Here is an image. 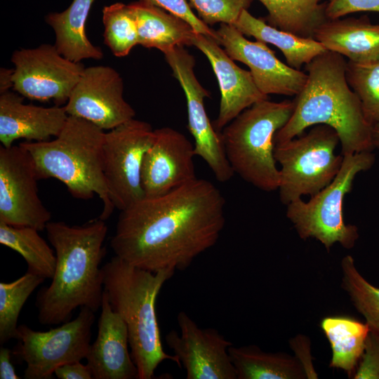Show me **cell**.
Listing matches in <instances>:
<instances>
[{
  "mask_svg": "<svg viewBox=\"0 0 379 379\" xmlns=\"http://www.w3.org/2000/svg\"><path fill=\"white\" fill-rule=\"evenodd\" d=\"M225 206L212 182L197 178L120 211L110 246L115 255L142 270H185L217 243Z\"/></svg>",
  "mask_w": 379,
  "mask_h": 379,
  "instance_id": "obj_1",
  "label": "cell"
},
{
  "mask_svg": "<svg viewBox=\"0 0 379 379\" xmlns=\"http://www.w3.org/2000/svg\"><path fill=\"white\" fill-rule=\"evenodd\" d=\"M46 231L56 265L51 283L36 295L39 321L43 325L67 322L81 307L95 312L101 307L104 291L100 265L106 253L105 220L99 218L81 226L49 222Z\"/></svg>",
  "mask_w": 379,
  "mask_h": 379,
  "instance_id": "obj_2",
  "label": "cell"
},
{
  "mask_svg": "<svg viewBox=\"0 0 379 379\" xmlns=\"http://www.w3.org/2000/svg\"><path fill=\"white\" fill-rule=\"evenodd\" d=\"M347 61L326 51L305 65L307 78L293 100L288 122L274 135V144L293 139L307 128L326 125L338 135L341 154L373 151L372 126L364 117L360 101L349 86Z\"/></svg>",
  "mask_w": 379,
  "mask_h": 379,
  "instance_id": "obj_3",
  "label": "cell"
},
{
  "mask_svg": "<svg viewBox=\"0 0 379 379\" xmlns=\"http://www.w3.org/2000/svg\"><path fill=\"white\" fill-rule=\"evenodd\" d=\"M102 271L104 291L112 309L126 325L138 379H151L165 360H171L180 367L178 357L164 350L156 312L158 295L175 272H149L131 265L117 255L102 267Z\"/></svg>",
  "mask_w": 379,
  "mask_h": 379,
  "instance_id": "obj_4",
  "label": "cell"
},
{
  "mask_svg": "<svg viewBox=\"0 0 379 379\" xmlns=\"http://www.w3.org/2000/svg\"><path fill=\"white\" fill-rule=\"evenodd\" d=\"M105 133L95 124L68 116L53 140L20 143L32 156L39 180L55 178L77 199L95 194L103 205L100 219L107 220L115 208L109 195L102 171V145Z\"/></svg>",
  "mask_w": 379,
  "mask_h": 379,
  "instance_id": "obj_5",
  "label": "cell"
},
{
  "mask_svg": "<svg viewBox=\"0 0 379 379\" xmlns=\"http://www.w3.org/2000/svg\"><path fill=\"white\" fill-rule=\"evenodd\" d=\"M293 109V100H263L244 110L220 132L234 173L261 190H278L280 173L274 155V135L288 122Z\"/></svg>",
  "mask_w": 379,
  "mask_h": 379,
  "instance_id": "obj_6",
  "label": "cell"
},
{
  "mask_svg": "<svg viewBox=\"0 0 379 379\" xmlns=\"http://www.w3.org/2000/svg\"><path fill=\"white\" fill-rule=\"evenodd\" d=\"M375 161L372 151L344 155L338 173L326 187L308 201L299 199L286 205V217L302 239L314 238L328 252L335 243L347 249L354 246L358 227L344 220V199L352 191L356 175L369 170Z\"/></svg>",
  "mask_w": 379,
  "mask_h": 379,
  "instance_id": "obj_7",
  "label": "cell"
},
{
  "mask_svg": "<svg viewBox=\"0 0 379 379\" xmlns=\"http://www.w3.org/2000/svg\"><path fill=\"white\" fill-rule=\"evenodd\" d=\"M339 144L336 131L322 124L275 144L274 158L281 166L278 190L282 204L312 197L334 179L343 161V155L335 154Z\"/></svg>",
  "mask_w": 379,
  "mask_h": 379,
  "instance_id": "obj_8",
  "label": "cell"
},
{
  "mask_svg": "<svg viewBox=\"0 0 379 379\" xmlns=\"http://www.w3.org/2000/svg\"><path fill=\"white\" fill-rule=\"evenodd\" d=\"M77 317L46 331H34L26 325L18 327V343L12 354L27 365L25 379H50L58 367L86 359L91 346L95 314L80 307Z\"/></svg>",
  "mask_w": 379,
  "mask_h": 379,
  "instance_id": "obj_9",
  "label": "cell"
},
{
  "mask_svg": "<svg viewBox=\"0 0 379 379\" xmlns=\"http://www.w3.org/2000/svg\"><path fill=\"white\" fill-rule=\"evenodd\" d=\"M154 137L149 123L134 118L105 133L102 171L115 208L124 210L145 198L141 167Z\"/></svg>",
  "mask_w": 379,
  "mask_h": 379,
  "instance_id": "obj_10",
  "label": "cell"
},
{
  "mask_svg": "<svg viewBox=\"0 0 379 379\" xmlns=\"http://www.w3.org/2000/svg\"><path fill=\"white\" fill-rule=\"evenodd\" d=\"M11 62L13 91L29 100H53L59 106L67 103L85 68L62 55L55 45L46 44L15 51Z\"/></svg>",
  "mask_w": 379,
  "mask_h": 379,
  "instance_id": "obj_11",
  "label": "cell"
},
{
  "mask_svg": "<svg viewBox=\"0 0 379 379\" xmlns=\"http://www.w3.org/2000/svg\"><path fill=\"white\" fill-rule=\"evenodd\" d=\"M164 54L186 97L187 128L194 139L195 156L207 164L217 180H230L234 173L227 158L220 133L215 129L207 115L204 98H208L210 93L195 75V58L183 46H176Z\"/></svg>",
  "mask_w": 379,
  "mask_h": 379,
  "instance_id": "obj_12",
  "label": "cell"
},
{
  "mask_svg": "<svg viewBox=\"0 0 379 379\" xmlns=\"http://www.w3.org/2000/svg\"><path fill=\"white\" fill-rule=\"evenodd\" d=\"M38 180L33 159L24 147L0 146V221L46 230L51 215L39 196Z\"/></svg>",
  "mask_w": 379,
  "mask_h": 379,
  "instance_id": "obj_13",
  "label": "cell"
},
{
  "mask_svg": "<svg viewBox=\"0 0 379 379\" xmlns=\"http://www.w3.org/2000/svg\"><path fill=\"white\" fill-rule=\"evenodd\" d=\"M123 93V80L117 70L103 65L88 67L64 107L69 116L85 119L103 131L112 130L135 115Z\"/></svg>",
  "mask_w": 379,
  "mask_h": 379,
  "instance_id": "obj_14",
  "label": "cell"
},
{
  "mask_svg": "<svg viewBox=\"0 0 379 379\" xmlns=\"http://www.w3.org/2000/svg\"><path fill=\"white\" fill-rule=\"evenodd\" d=\"M178 333L165 337L186 371L187 379H237L229 348L232 343L213 328H203L184 311L178 314Z\"/></svg>",
  "mask_w": 379,
  "mask_h": 379,
  "instance_id": "obj_15",
  "label": "cell"
},
{
  "mask_svg": "<svg viewBox=\"0 0 379 379\" xmlns=\"http://www.w3.org/2000/svg\"><path fill=\"white\" fill-rule=\"evenodd\" d=\"M216 31L220 45L233 60L249 67L261 93L293 96L301 91L307 74L282 62L267 44L248 40L233 25L221 23Z\"/></svg>",
  "mask_w": 379,
  "mask_h": 379,
  "instance_id": "obj_16",
  "label": "cell"
},
{
  "mask_svg": "<svg viewBox=\"0 0 379 379\" xmlns=\"http://www.w3.org/2000/svg\"><path fill=\"white\" fill-rule=\"evenodd\" d=\"M194 145L182 133L170 127L154 130L141 167V186L146 198L165 194L197 178Z\"/></svg>",
  "mask_w": 379,
  "mask_h": 379,
  "instance_id": "obj_17",
  "label": "cell"
},
{
  "mask_svg": "<svg viewBox=\"0 0 379 379\" xmlns=\"http://www.w3.org/2000/svg\"><path fill=\"white\" fill-rule=\"evenodd\" d=\"M192 46L208 58L218 81L221 98L213 126L220 132L241 112L257 102L268 99L256 86L251 73L239 67L213 38L195 33Z\"/></svg>",
  "mask_w": 379,
  "mask_h": 379,
  "instance_id": "obj_18",
  "label": "cell"
},
{
  "mask_svg": "<svg viewBox=\"0 0 379 379\" xmlns=\"http://www.w3.org/2000/svg\"><path fill=\"white\" fill-rule=\"evenodd\" d=\"M95 340L86 357L93 379H138L128 351V333L121 317L114 312L103 291Z\"/></svg>",
  "mask_w": 379,
  "mask_h": 379,
  "instance_id": "obj_19",
  "label": "cell"
},
{
  "mask_svg": "<svg viewBox=\"0 0 379 379\" xmlns=\"http://www.w3.org/2000/svg\"><path fill=\"white\" fill-rule=\"evenodd\" d=\"M68 114L64 106L25 104L23 97L11 91L0 93V141L11 147L19 139L41 142L56 137Z\"/></svg>",
  "mask_w": 379,
  "mask_h": 379,
  "instance_id": "obj_20",
  "label": "cell"
},
{
  "mask_svg": "<svg viewBox=\"0 0 379 379\" xmlns=\"http://www.w3.org/2000/svg\"><path fill=\"white\" fill-rule=\"evenodd\" d=\"M312 38L349 61L364 63L379 59V24H372L365 17L327 20L315 29Z\"/></svg>",
  "mask_w": 379,
  "mask_h": 379,
  "instance_id": "obj_21",
  "label": "cell"
},
{
  "mask_svg": "<svg viewBox=\"0 0 379 379\" xmlns=\"http://www.w3.org/2000/svg\"><path fill=\"white\" fill-rule=\"evenodd\" d=\"M137 24L138 44L163 53L176 46H192L195 30L181 18L149 0L129 4Z\"/></svg>",
  "mask_w": 379,
  "mask_h": 379,
  "instance_id": "obj_22",
  "label": "cell"
},
{
  "mask_svg": "<svg viewBox=\"0 0 379 379\" xmlns=\"http://www.w3.org/2000/svg\"><path fill=\"white\" fill-rule=\"evenodd\" d=\"M94 1L73 0L64 11L46 16V22L55 32L56 48L71 61L80 62L103 57L101 48L93 45L86 33L87 18Z\"/></svg>",
  "mask_w": 379,
  "mask_h": 379,
  "instance_id": "obj_23",
  "label": "cell"
},
{
  "mask_svg": "<svg viewBox=\"0 0 379 379\" xmlns=\"http://www.w3.org/2000/svg\"><path fill=\"white\" fill-rule=\"evenodd\" d=\"M244 35L270 44L284 55L287 65L300 70L302 65L327 50L312 37H302L282 31L268 25L263 18H257L244 10L233 25Z\"/></svg>",
  "mask_w": 379,
  "mask_h": 379,
  "instance_id": "obj_24",
  "label": "cell"
},
{
  "mask_svg": "<svg viewBox=\"0 0 379 379\" xmlns=\"http://www.w3.org/2000/svg\"><path fill=\"white\" fill-rule=\"evenodd\" d=\"M237 379H305V371L296 358L284 352H267L256 345L229 348Z\"/></svg>",
  "mask_w": 379,
  "mask_h": 379,
  "instance_id": "obj_25",
  "label": "cell"
},
{
  "mask_svg": "<svg viewBox=\"0 0 379 379\" xmlns=\"http://www.w3.org/2000/svg\"><path fill=\"white\" fill-rule=\"evenodd\" d=\"M320 326L332 350L330 367L342 369L353 377L364 352L368 325L348 317L336 316L324 318Z\"/></svg>",
  "mask_w": 379,
  "mask_h": 379,
  "instance_id": "obj_26",
  "label": "cell"
},
{
  "mask_svg": "<svg viewBox=\"0 0 379 379\" xmlns=\"http://www.w3.org/2000/svg\"><path fill=\"white\" fill-rule=\"evenodd\" d=\"M267 11L264 20L272 27L302 37H312L328 20L321 0H258Z\"/></svg>",
  "mask_w": 379,
  "mask_h": 379,
  "instance_id": "obj_27",
  "label": "cell"
},
{
  "mask_svg": "<svg viewBox=\"0 0 379 379\" xmlns=\"http://www.w3.org/2000/svg\"><path fill=\"white\" fill-rule=\"evenodd\" d=\"M1 244L18 252L27 264L28 272L52 279L55 265V252L29 227H15L0 221Z\"/></svg>",
  "mask_w": 379,
  "mask_h": 379,
  "instance_id": "obj_28",
  "label": "cell"
},
{
  "mask_svg": "<svg viewBox=\"0 0 379 379\" xmlns=\"http://www.w3.org/2000/svg\"><path fill=\"white\" fill-rule=\"evenodd\" d=\"M46 279L27 272L18 279L0 283V344L16 338L20 311L33 291Z\"/></svg>",
  "mask_w": 379,
  "mask_h": 379,
  "instance_id": "obj_29",
  "label": "cell"
},
{
  "mask_svg": "<svg viewBox=\"0 0 379 379\" xmlns=\"http://www.w3.org/2000/svg\"><path fill=\"white\" fill-rule=\"evenodd\" d=\"M341 287L347 293L370 329L379 333V288L370 284L358 271L354 258L347 255L340 263Z\"/></svg>",
  "mask_w": 379,
  "mask_h": 379,
  "instance_id": "obj_30",
  "label": "cell"
},
{
  "mask_svg": "<svg viewBox=\"0 0 379 379\" xmlns=\"http://www.w3.org/2000/svg\"><path fill=\"white\" fill-rule=\"evenodd\" d=\"M104 43L114 55L124 57L138 44L137 24L129 4L117 2L102 9Z\"/></svg>",
  "mask_w": 379,
  "mask_h": 379,
  "instance_id": "obj_31",
  "label": "cell"
},
{
  "mask_svg": "<svg viewBox=\"0 0 379 379\" xmlns=\"http://www.w3.org/2000/svg\"><path fill=\"white\" fill-rule=\"evenodd\" d=\"M346 79L358 97L366 121L379 122V59L364 63L347 61Z\"/></svg>",
  "mask_w": 379,
  "mask_h": 379,
  "instance_id": "obj_32",
  "label": "cell"
},
{
  "mask_svg": "<svg viewBox=\"0 0 379 379\" xmlns=\"http://www.w3.org/2000/svg\"><path fill=\"white\" fill-rule=\"evenodd\" d=\"M198 17L207 25L216 23L234 25L253 0H187Z\"/></svg>",
  "mask_w": 379,
  "mask_h": 379,
  "instance_id": "obj_33",
  "label": "cell"
},
{
  "mask_svg": "<svg viewBox=\"0 0 379 379\" xmlns=\"http://www.w3.org/2000/svg\"><path fill=\"white\" fill-rule=\"evenodd\" d=\"M354 379H379V333L370 329Z\"/></svg>",
  "mask_w": 379,
  "mask_h": 379,
  "instance_id": "obj_34",
  "label": "cell"
},
{
  "mask_svg": "<svg viewBox=\"0 0 379 379\" xmlns=\"http://www.w3.org/2000/svg\"><path fill=\"white\" fill-rule=\"evenodd\" d=\"M149 1L154 4L187 21L192 26L197 33L211 37L220 44L217 31L211 29L193 13L187 0Z\"/></svg>",
  "mask_w": 379,
  "mask_h": 379,
  "instance_id": "obj_35",
  "label": "cell"
},
{
  "mask_svg": "<svg viewBox=\"0 0 379 379\" xmlns=\"http://www.w3.org/2000/svg\"><path fill=\"white\" fill-rule=\"evenodd\" d=\"M361 11L379 12V0H329L326 4L325 12L328 20L340 18Z\"/></svg>",
  "mask_w": 379,
  "mask_h": 379,
  "instance_id": "obj_36",
  "label": "cell"
},
{
  "mask_svg": "<svg viewBox=\"0 0 379 379\" xmlns=\"http://www.w3.org/2000/svg\"><path fill=\"white\" fill-rule=\"evenodd\" d=\"M290 345L295 353L296 358L303 366L307 378H317V374L311 359L309 339L306 336L300 335L291 339Z\"/></svg>",
  "mask_w": 379,
  "mask_h": 379,
  "instance_id": "obj_37",
  "label": "cell"
},
{
  "mask_svg": "<svg viewBox=\"0 0 379 379\" xmlns=\"http://www.w3.org/2000/svg\"><path fill=\"white\" fill-rule=\"evenodd\" d=\"M54 374L59 379H92L93 375L88 366L80 361L64 364L55 371Z\"/></svg>",
  "mask_w": 379,
  "mask_h": 379,
  "instance_id": "obj_38",
  "label": "cell"
},
{
  "mask_svg": "<svg viewBox=\"0 0 379 379\" xmlns=\"http://www.w3.org/2000/svg\"><path fill=\"white\" fill-rule=\"evenodd\" d=\"M12 350L7 347L0 348V379H19L11 361Z\"/></svg>",
  "mask_w": 379,
  "mask_h": 379,
  "instance_id": "obj_39",
  "label": "cell"
},
{
  "mask_svg": "<svg viewBox=\"0 0 379 379\" xmlns=\"http://www.w3.org/2000/svg\"><path fill=\"white\" fill-rule=\"evenodd\" d=\"M13 69L1 68L0 70V93L10 91L13 87Z\"/></svg>",
  "mask_w": 379,
  "mask_h": 379,
  "instance_id": "obj_40",
  "label": "cell"
},
{
  "mask_svg": "<svg viewBox=\"0 0 379 379\" xmlns=\"http://www.w3.org/2000/svg\"><path fill=\"white\" fill-rule=\"evenodd\" d=\"M371 138L373 148L379 149V122L372 126Z\"/></svg>",
  "mask_w": 379,
  "mask_h": 379,
  "instance_id": "obj_41",
  "label": "cell"
}]
</instances>
